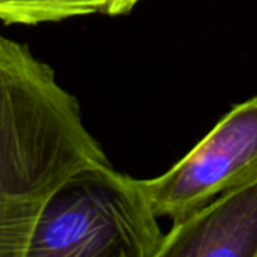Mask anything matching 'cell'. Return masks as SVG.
<instances>
[{
  "label": "cell",
  "instance_id": "6da1fadb",
  "mask_svg": "<svg viewBox=\"0 0 257 257\" xmlns=\"http://www.w3.org/2000/svg\"><path fill=\"white\" fill-rule=\"evenodd\" d=\"M104 164L111 163L56 71L0 33V257H27L51 197Z\"/></svg>",
  "mask_w": 257,
  "mask_h": 257
},
{
  "label": "cell",
  "instance_id": "7a4b0ae2",
  "mask_svg": "<svg viewBox=\"0 0 257 257\" xmlns=\"http://www.w3.org/2000/svg\"><path fill=\"white\" fill-rule=\"evenodd\" d=\"M157 218L140 179L111 164L90 167L47 203L27 257H157Z\"/></svg>",
  "mask_w": 257,
  "mask_h": 257
},
{
  "label": "cell",
  "instance_id": "3957f363",
  "mask_svg": "<svg viewBox=\"0 0 257 257\" xmlns=\"http://www.w3.org/2000/svg\"><path fill=\"white\" fill-rule=\"evenodd\" d=\"M257 176V95L232 107L172 169L140 179L155 215L178 221Z\"/></svg>",
  "mask_w": 257,
  "mask_h": 257
},
{
  "label": "cell",
  "instance_id": "277c9868",
  "mask_svg": "<svg viewBox=\"0 0 257 257\" xmlns=\"http://www.w3.org/2000/svg\"><path fill=\"white\" fill-rule=\"evenodd\" d=\"M157 257H257V176L173 221Z\"/></svg>",
  "mask_w": 257,
  "mask_h": 257
},
{
  "label": "cell",
  "instance_id": "5b68a950",
  "mask_svg": "<svg viewBox=\"0 0 257 257\" xmlns=\"http://www.w3.org/2000/svg\"><path fill=\"white\" fill-rule=\"evenodd\" d=\"M142 0H0V23L38 26L77 17L130 14Z\"/></svg>",
  "mask_w": 257,
  "mask_h": 257
}]
</instances>
